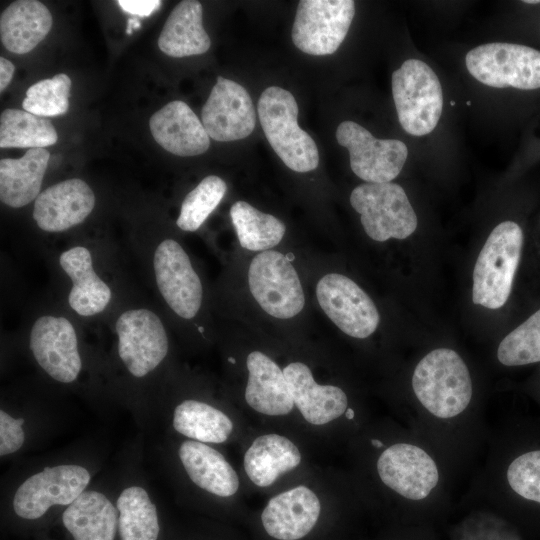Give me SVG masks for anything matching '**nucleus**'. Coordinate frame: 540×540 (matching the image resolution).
Here are the masks:
<instances>
[{"label": "nucleus", "instance_id": "obj_6", "mask_svg": "<svg viewBox=\"0 0 540 540\" xmlns=\"http://www.w3.org/2000/svg\"><path fill=\"white\" fill-rule=\"evenodd\" d=\"M258 116L264 134L283 163L295 172L317 168L319 152L312 137L297 122L298 105L287 90L270 86L258 101Z\"/></svg>", "mask_w": 540, "mask_h": 540}, {"label": "nucleus", "instance_id": "obj_18", "mask_svg": "<svg viewBox=\"0 0 540 540\" xmlns=\"http://www.w3.org/2000/svg\"><path fill=\"white\" fill-rule=\"evenodd\" d=\"M381 481L410 500L426 498L439 480L434 460L422 448L397 443L385 449L377 461Z\"/></svg>", "mask_w": 540, "mask_h": 540}, {"label": "nucleus", "instance_id": "obj_22", "mask_svg": "<svg viewBox=\"0 0 540 540\" xmlns=\"http://www.w3.org/2000/svg\"><path fill=\"white\" fill-rule=\"evenodd\" d=\"M149 128L155 141L177 156H196L206 152L210 137L202 122L183 101H171L154 113Z\"/></svg>", "mask_w": 540, "mask_h": 540}, {"label": "nucleus", "instance_id": "obj_31", "mask_svg": "<svg viewBox=\"0 0 540 540\" xmlns=\"http://www.w3.org/2000/svg\"><path fill=\"white\" fill-rule=\"evenodd\" d=\"M57 140L55 127L45 117L12 108L1 113V148H44Z\"/></svg>", "mask_w": 540, "mask_h": 540}, {"label": "nucleus", "instance_id": "obj_34", "mask_svg": "<svg viewBox=\"0 0 540 540\" xmlns=\"http://www.w3.org/2000/svg\"><path fill=\"white\" fill-rule=\"evenodd\" d=\"M70 87L71 79L63 73L43 79L28 88L22 107L41 117L65 114L69 108Z\"/></svg>", "mask_w": 540, "mask_h": 540}, {"label": "nucleus", "instance_id": "obj_4", "mask_svg": "<svg viewBox=\"0 0 540 540\" xmlns=\"http://www.w3.org/2000/svg\"><path fill=\"white\" fill-rule=\"evenodd\" d=\"M60 399L20 390L3 393L0 403L1 462L19 460L67 428L73 413Z\"/></svg>", "mask_w": 540, "mask_h": 540}, {"label": "nucleus", "instance_id": "obj_9", "mask_svg": "<svg viewBox=\"0 0 540 540\" xmlns=\"http://www.w3.org/2000/svg\"><path fill=\"white\" fill-rule=\"evenodd\" d=\"M350 203L360 214L366 234L375 241L405 239L417 228L415 211L396 183H363L351 192Z\"/></svg>", "mask_w": 540, "mask_h": 540}, {"label": "nucleus", "instance_id": "obj_20", "mask_svg": "<svg viewBox=\"0 0 540 540\" xmlns=\"http://www.w3.org/2000/svg\"><path fill=\"white\" fill-rule=\"evenodd\" d=\"M160 419L165 420L172 432L206 444L226 442L234 429L232 420L224 411L197 398L159 404L155 428Z\"/></svg>", "mask_w": 540, "mask_h": 540}, {"label": "nucleus", "instance_id": "obj_28", "mask_svg": "<svg viewBox=\"0 0 540 540\" xmlns=\"http://www.w3.org/2000/svg\"><path fill=\"white\" fill-rule=\"evenodd\" d=\"M202 15L199 1L184 0L177 4L160 33L159 49L175 58L205 53L211 40L202 25Z\"/></svg>", "mask_w": 540, "mask_h": 540}, {"label": "nucleus", "instance_id": "obj_33", "mask_svg": "<svg viewBox=\"0 0 540 540\" xmlns=\"http://www.w3.org/2000/svg\"><path fill=\"white\" fill-rule=\"evenodd\" d=\"M497 358L506 366L540 362V309L501 341Z\"/></svg>", "mask_w": 540, "mask_h": 540}, {"label": "nucleus", "instance_id": "obj_3", "mask_svg": "<svg viewBox=\"0 0 540 540\" xmlns=\"http://www.w3.org/2000/svg\"><path fill=\"white\" fill-rule=\"evenodd\" d=\"M28 349L37 368L50 382L64 388H74L89 400L99 414L105 417L111 415L110 411L117 404L98 380L101 374L107 379L108 376L90 365L76 328L68 318L54 314L38 317L29 332Z\"/></svg>", "mask_w": 540, "mask_h": 540}, {"label": "nucleus", "instance_id": "obj_7", "mask_svg": "<svg viewBox=\"0 0 540 540\" xmlns=\"http://www.w3.org/2000/svg\"><path fill=\"white\" fill-rule=\"evenodd\" d=\"M523 245L521 227L513 221L498 224L481 249L473 271V303L498 309L509 298Z\"/></svg>", "mask_w": 540, "mask_h": 540}, {"label": "nucleus", "instance_id": "obj_10", "mask_svg": "<svg viewBox=\"0 0 540 540\" xmlns=\"http://www.w3.org/2000/svg\"><path fill=\"white\" fill-rule=\"evenodd\" d=\"M469 73L481 83L522 90L540 88V51L512 43H488L465 57Z\"/></svg>", "mask_w": 540, "mask_h": 540}, {"label": "nucleus", "instance_id": "obj_13", "mask_svg": "<svg viewBox=\"0 0 540 540\" xmlns=\"http://www.w3.org/2000/svg\"><path fill=\"white\" fill-rule=\"evenodd\" d=\"M152 270L156 287L167 306L183 319L194 318L202 305L203 286L181 244L172 238L156 244Z\"/></svg>", "mask_w": 540, "mask_h": 540}, {"label": "nucleus", "instance_id": "obj_42", "mask_svg": "<svg viewBox=\"0 0 540 540\" xmlns=\"http://www.w3.org/2000/svg\"><path fill=\"white\" fill-rule=\"evenodd\" d=\"M228 361H229L230 363H232V364H235V363H236V361H235V359H234L233 357H229V358H228Z\"/></svg>", "mask_w": 540, "mask_h": 540}, {"label": "nucleus", "instance_id": "obj_2", "mask_svg": "<svg viewBox=\"0 0 540 540\" xmlns=\"http://www.w3.org/2000/svg\"><path fill=\"white\" fill-rule=\"evenodd\" d=\"M114 330L116 343L108 363L114 398L142 433L152 431L162 389L159 374L170 351L166 328L154 311L135 307L117 317Z\"/></svg>", "mask_w": 540, "mask_h": 540}, {"label": "nucleus", "instance_id": "obj_37", "mask_svg": "<svg viewBox=\"0 0 540 540\" xmlns=\"http://www.w3.org/2000/svg\"><path fill=\"white\" fill-rule=\"evenodd\" d=\"M15 67L6 58H0V91L2 92L10 83Z\"/></svg>", "mask_w": 540, "mask_h": 540}, {"label": "nucleus", "instance_id": "obj_26", "mask_svg": "<svg viewBox=\"0 0 540 540\" xmlns=\"http://www.w3.org/2000/svg\"><path fill=\"white\" fill-rule=\"evenodd\" d=\"M52 23V15L42 2L14 1L1 13V42L12 53H28L46 37Z\"/></svg>", "mask_w": 540, "mask_h": 540}, {"label": "nucleus", "instance_id": "obj_41", "mask_svg": "<svg viewBox=\"0 0 540 540\" xmlns=\"http://www.w3.org/2000/svg\"><path fill=\"white\" fill-rule=\"evenodd\" d=\"M524 3H527V4H537V3H540V0H526V1H524Z\"/></svg>", "mask_w": 540, "mask_h": 540}, {"label": "nucleus", "instance_id": "obj_23", "mask_svg": "<svg viewBox=\"0 0 540 540\" xmlns=\"http://www.w3.org/2000/svg\"><path fill=\"white\" fill-rule=\"evenodd\" d=\"M283 373L293 403L308 423L323 425L346 412L348 399L345 392L333 385L318 384L304 363H290Z\"/></svg>", "mask_w": 540, "mask_h": 540}, {"label": "nucleus", "instance_id": "obj_17", "mask_svg": "<svg viewBox=\"0 0 540 540\" xmlns=\"http://www.w3.org/2000/svg\"><path fill=\"white\" fill-rule=\"evenodd\" d=\"M202 124L216 141H235L249 136L256 112L247 90L235 81L217 77L201 112Z\"/></svg>", "mask_w": 540, "mask_h": 540}, {"label": "nucleus", "instance_id": "obj_29", "mask_svg": "<svg viewBox=\"0 0 540 540\" xmlns=\"http://www.w3.org/2000/svg\"><path fill=\"white\" fill-rule=\"evenodd\" d=\"M301 462L297 446L287 437L266 434L257 437L244 455V469L259 487L272 485L277 478Z\"/></svg>", "mask_w": 540, "mask_h": 540}, {"label": "nucleus", "instance_id": "obj_12", "mask_svg": "<svg viewBox=\"0 0 540 540\" xmlns=\"http://www.w3.org/2000/svg\"><path fill=\"white\" fill-rule=\"evenodd\" d=\"M354 14L355 2L352 0L299 1L292 41L309 55L332 54L345 39Z\"/></svg>", "mask_w": 540, "mask_h": 540}, {"label": "nucleus", "instance_id": "obj_30", "mask_svg": "<svg viewBox=\"0 0 540 540\" xmlns=\"http://www.w3.org/2000/svg\"><path fill=\"white\" fill-rule=\"evenodd\" d=\"M230 217L241 247L250 251L263 252L278 245L286 231L281 220L245 201L232 205Z\"/></svg>", "mask_w": 540, "mask_h": 540}, {"label": "nucleus", "instance_id": "obj_19", "mask_svg": "<svg viewBox=\"0 0 540 540\" xmlns=\"http://www.w3.org/2000/svg\"><path fill=\"white\" fill-rule=\"evenodd\" d=\"M95 206V195L82 179L72 178L56 183L34 201L33 218L38 228L61 233L82 223Z\"/></svg>", "mask_w": 540, "mask_h": 540}, {"label": "nucleus", "instance_id": "obj_39", "mask_svg": "<svg viewBox=\"0 0 540 540\" xmlns=\"http://www.w3.org/2000/svg\"><path fill=\"white\" fill-rule=\"evenodd\" d=\"M345 416L347 419H353L354 418V411L351 408H347L345 412Z\"/></svg>", "mask_w": 540, "mask_h": 540}, {"label": "nucleus", "instance_id": "obj_14", "mask_svg": "<svg viewBox=\"0 0 540 540\" xmlns=\"http://www.w3.org/2000/svg\"><path fill=\"white\" fill-rule=\"evenodd\" d=\"M336 139L348 149L352 171L367 183L391 182L401 172L408 156L404 142L375 138L353 121L339 124Z\"/></svg>", "mask_w": 540, "mask_h": 540}, {"label": "nucleus", "instance_id": "obj_24", "mask_svg": "<svg viewBox=\"0 0 540 540\" xmlns=\"http://www.w3.org/2000/svg\"><path fill=\"white\" fill-rule=\"evenodd\" d=\"M59 264L72 283L70 308L81 317L102 313L111 302L112 291L95 271L91 251L82 245L70 247L60 254Z\"/></svg>", "mask_w": 540, "mask_h": 540}, {"label": "nucleus", "instance_id": "obj_15", "mask_svg": "<svg viewBox=\"0 0 540 540\" xmlns=\"http://www.w3.org/2000/svg\"><path fill=\"white\" fill-rule=\"evenodd\" d=\"M316 296L325 314L345 334L364 339L377 329L380 315L374 302L350 278L326 274L317 283Z\"/></svg>", "mask_w": 540, "mask_h": 540}, {"label": "nucleus", "instance_id": "obj_5", "mask_svg": "<svg viewBox=\"0 0 540 540\" xmlns=\"http://www.w3.org/2000/svg\"><path fill=\"white\" fill-rule=\"evenodd\" d=\"M412 387L423 407L438 418L459 415L472 397L469 370L459 354L448 348L435 349L420 360Z\"/></svg>", "mask_w": 540, "mask_h": 540}, {"label": "nucleus", "instance_id": "obj_27", "mask_svg": "<svg viewBox=\"0 0 540 540\" xmlns=\"http://www.w3.org/2000/svg\"><path fill=\"white\" fill-rule=\"evenodd\" d=\"M50 153L45 148L28 149L18 159L0 160V199L12 208L28 205L40 194Z\"/></svg>", "mask_w": 540, "mask_h": 540}, {"label": "nucleus", "instance_id": "obj_25", "mask_svg": "<svg viewBox=\"0 0 540 540\" xmlns=\"http://www.w3.org/2000/svg\"><path fill=\"white\" fill-rule=\"evenodd\" d=\"M246 365L249 373L245 389L247 404L265 415L288 414L294 403L280 367L260 351L251 352Z\"/></svg>", "mask_w": 540, "mask_h": 540}, {"label": "nucleus", "instance_id": "obj_32", "mask_svg": "<svg viewBox=\"0 0 540 540\" xmlns=\"http://www.w3.org/2000/svg\"><path fill=\"white\" fill-rule=\"evenodd\" d=\"M226 191L227 185L222 178L209 175L202 179L183 200L177 226L187 232L198 230L219 205Z\"/></svg>", "mask_w": 540, "mask_h": 540}, {"label": "nucleus", "instance_id": "obj_1", "mask_svg": "<svg viewBox=\"0 0 540 540\" xmlns=\"http://www.w3.org/2000/svg\"><path fill=\"white\" fill-rule=\"evenodd\" d=\"M109 459L107 441L95 437L49 454L19 459L2 479V505L24 522L58 515L91 487Z\"/></svg>", "mask_w": 540, "mask_h": 540}, {"label": "nucleus", "instance_id": "obj_35", "mask_svg": "<svg viewBox=\"0 0 540 540\" xmlns=\"http://www.w3.org/2000/svg\"><path fill=\"white\" fill-rule=\"evenodd\" d=\"M507 481L515 493L540 503V450L515 458L508 467Z\"/></svg>", "mask_w": 540, "mask_h": 540}, {"label": "nucleus", "instance_id": "obj_36", "mask_svg": "<svg viewBox=\"0 0 540 540\" xmlns=\"http://www.w3.org/2000/svg\"><path fill=\"white\" fill-rule=\"evenodd\" d=\"M117 4L126 13L147 17L157 10L162 2L159 0H118Z\"/></svg>", "mask_w": 540, "mask_h": 540}, {"label": "nucleus", "instance_id": "obj_40", "mask_svg": "<svg viewBox=\"0 0 540 540\" xmlns=\"http://www.w3.org/2000/svg\"><path fill=\"white\" fill-rule=\"evenodd\" d=\"M371 443H372L373 446H375L377 448H380V447L383 446V443L381 441L377 440V439L371 440Z\"/></svg>", "mask_w": 540, "mask_h": 540}, {"label": "nucleus", "instance_id": "obj_21", "mask_svg": "<svg viewBox=\"0 0 540 540\" xmlns=\"http://www.w3.org/2000/svg\"><path fill=\"white\" fill-rule=\"evenodd\" d=\"M320 511L317 495L300 485L272 497L261 514V521L269 536L298 540L313 529Z\"/></svg>", "mask_w": 540, "mask_h": 540}, {"label": "nucleus", "instance_id": "obj_11", "mask_svg": "<svg viewBox=\"0 0 540 540\" xmlns=\"http://www.w3.org/2000/svg\"><path fill=\"white\" fill-rule=\"evenodd\" d=\"M252 296L269 315L289 319L300 313L305 296L296 269L279 251L258 253L248 270Z\"/></svg>", "mask_w": 540, "mask_h": 540}, {"label": "nucleus", "instance_id": "obj_38", "mask_svg": "<svg viewBox=\"0 0 540 540\" xmlns=\"http://www.w3.org/2000/svg\"><path fill=\"white\" fill-rule=\"evenodd\" d=\"M141 27V23L136 18H130L128 19L126 33L132 34L133 29H139Z\"/></svg>", "mask_w": 540, "mask_h": 540}, {"label": "nucleus", "instance_id": "obj_8", "mask_svg": "<svg viewBox=\"0 0 540 540\" xmlns=\"http://www.w3.org/2000/svg\"><path fill=\"white\" fill-rule=\"evenodd\" d=\"M391 86L402 128L414 136L432 132L443 108L442 87L435 72L421 60L408 59L393 72Z\"/></svg>", "mask_w": 540, "mask_h": 540}, {"label": "nucleus", "instance_id": "obj_16", "mask_svg": "<svg viewBox=\"0 0 540 540\" xmlns=\"http://www.w3.org/2000/svg\"><path fill=\"white\" fill-rule=\"evenodd\" d=\"M166 445V444H165ZM162 454L177 462L187 481L205 494L228 498L239 489V478L223 454L195 440L184 439L166 445Z\"/></svg>", "mask_w": 540, "mask_h": 540}]
</instances>
